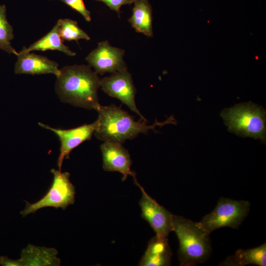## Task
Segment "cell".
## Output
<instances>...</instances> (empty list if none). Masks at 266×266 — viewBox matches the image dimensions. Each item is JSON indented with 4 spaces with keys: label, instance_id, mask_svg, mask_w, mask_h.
<instances>
[{
    "label": "cell",
    "instance_id": "1",
    "mask_svg": "<svg viewBox=\"0 0 266 266\" xmlns=\"http://www.w3.org/2000/svg\"><path fill=\"white\" fill-rule=\"evenodd\" d=\"M100 79L90 66H67L60 69L55 90L62 102L87 109H97L100 104L98 91Z\"/></svg>",
    "mask_w": 266,
    "mask_h": 266
},
{
    "label": "cell",
    "instance_id": "2",
    "mask_svg": "<svg viewBox=\"0 0 266 266\" xmlns=\"http://www.w3.org/2000/svg\"><path fill=\"white\" fill-rule=\"evenodd\" d=\"M98 113L97 127L94 132L95 136L103 141L123 144L126 140L133 139L139 134H146L150 130H155L157 126L166 124H176L173 116L166 121H156L151 125L146 124L147 121L134 120L133 116L115 104L100 105L96 110Z\"/></svg>",
    "mask_w": 266,
    "mask_h": 266
},
{
    "label": "cell",
    "instance_id": "3",
    "mask_svg": "<svg viewBox=\"0 0 266 266\" xmlns=\"http://www.w3.org/2000/svg\"><path fill=\"white\" fill-rule=\"evenodd\" d=\"M172 221V231L179 242L178 255L180 266H195L207 260L212 249L210 234L199 222L174 214Z\"/></svg>",
    "mask_w": 266,
    "mask_h": 266
},
{
    "label": "cell",
    "instance_id": "4",
    "mask_svg": "<svg viewBox=\"0 0 266 266\" xmlns=\"http://www.w3.org/2000/svg\"><path fill=\"white\" fill-rule=\"evenodd\" d=\"M221 115L228 130L241 137L266 141L265 110L251 102L224 109Z\"/></svg>",
    "mask_w": 266,
    "mask_h": 266
},
{
    "label": "cell",
    "instance_id": "5",
    "mask_svg": "<svg viewBox=\"0 0 266 266\" xmlns=\"http://www.w3.org/2000/svg\"><path fill=\"white\" fill-rule=\"evenodd\" d=\"M250 203L247 200L220 198L214 210L199 222L208 234L222 227L238 229L248 215Z\"/></svg>",
    "mask_w": 266,
    "mask_h": 266
},
{
    "label": "cell",
    "instance_id": "6",
    "mask_svg": "<svg viewBox=\"0 0 266 266\" xmlns=\"http://www.w3.org/2000/svg\"><path fill=\"white\" fill-rule=\"evenodd\" d=\"M51 172L53 179L50 189L37 201L33 203L26 201L25 208L20 212L23 217L46 207H53L56 209L61 208L65 210L74 203L75 188L70 180L69 173L62 172L54 168L51 170Z\"/></svg>",
    "mask_w": 266,
    "mask_h": 266
},
{
    "label": "cell",
    "instance_id": "7",
    "mask_svg": "<svg viewBox=\"0 0 266 266\" xmlns=\"http://www.w3.org/2000/svg\"><path fill=\"white\" fill-rule=\"evenodd\" d=\"M101 89L107 95L119 100L137 114L140 119L147 121L136 107L135 95L136 92L132 75L127 68L112 73L100 79Z\"/></svg>",
    "mask_w": 266,
    "mask_h": 266
},
{
    "label": "cell",
    "instance_id": "8",
    "mask_svg": "<svg viewBox=\"0 0 266 266\" xmlns=\"http://www.w3.org/2000/svg\"><path fill=\"white\" fill-rule=\"evenodd\" d=\"M136 185L142 193L139 201L142 217L149 224L156 236L167 238L172 231L173 214L148 195L139 183Z\"/></svg>",
    "mask_w": 266,
    "mask_h": 266
},
{
    "label": "cell",
    "instance_id": "9",
    "mask_svg": "<svg viewBox=\"0 0 266 266\" xmlns=\"http://www.w3.org/2000/svg\"><path fill=\"white\" fill-rule=\"evenodd\" d=\"M124 54V50L112 46L107 41H103L98 43L97 48L85 59L97 74L114 73L127 68L123 60Z\"/></svg>",
    "mask_w": 266,
    "mask_h": 266
},
{
    "label": "cell",
    "instance_id": "10",
    "mask_svg": "<svg viewBox=\"0 0 266 266\" xmlns=\"http://www.w3.org/2000/svg\"><path fill=\"white\" fill-rule=\"evenodd\" d=\"M38 125L54 132L59 137L60 148L57 165L59 170L61 171L63 162L65 159L69 158L71 151L84 141L91 139L97 129V122L67 130L52 128L42 123H38Z\"/></svg>",
    "mask_w": 266,
    "mask_h": 266
},
{
    "label": "cell",
    "instance_id": "11",
    "mask_svg": "<svg viewBox=\"0 0 266 266\" xmlns=\"http://www.w3.org/2000/svg\"><path fill=\"white\" fill-rule=\"evenodd\" d=\"M102 155V167L106 171H117L123 175V181L129 175L138 183L136 173L131 169L132 161L129 151L122 144L104 141L100 145Z\"/></svg>",
    "mask_w": 266,
    "mask_h": 266
},
{
    "label": "cell",
    "instance_id": "12",
    "mask_svg": "<svg viewBox=\"0 0 266 266\" xmlns=\"http://www.w3.org/2000/svg\"><path fill=\"white\" fill-rule=\"evenodd\" d=\"M14 67L16 74L39 75L53 74L57 77L60 73L58 64L45 56L33 53L20 51Z\"/></svg>",
    "mask_w": 266,
    "mask_h": 266
},
{
    "label": "cell",
    "instance_id": "13",
    "mask_svg": "<svg viewBox=\"0 0 266 266\" xmlns=\"http://www.w3.org/2000/svg\"><path fill=\"white\" fill-rule=\"evenodd\" d=\"M172 252L167 238L156 235L151 238L144 255L139 263V266H168L170 265Z\"/></svg>",
    "mask_w": 266,
    "mask_h": 266
},
{
    "label": "cell",
    "instance_id": "14",
    "mask_svg": "<svg viewBox=\"0 0 266 266\" xmlns=\"http://www.w3.org/2000/svg\"><path fill=\"white\" fill-rule=\"evenodd\" d=\"M57 254L55 248L29 244L22 249L19 260L21 266H59L61 261Z\"/></svg>",
    "mask_w": 266,
    "mask_h": 266
},
{
    "label": "cell",
    "instance_id": "15",
    "mask_svg": "<svg viewBox=\"0 0 266 266\" xmlns=\"http://www.w3.org/2000/svg\"><path fill=\"white\" fill-rule=\"evenodd\" d=\"M133 3V14L129 22L136 32L152 37V11L148 0H134Z\"/></svg>",
    "mask_w": 266,
    "mask_h": 266
},
{
    "label": "cell",
    "instance_id": "16",
    "mask_svg": "<svg viewBox=\"0 0 266 266\" xmlns=\"http://www.w3.org/2000/svg\"><path fill=\"white\" fill-rule=\"evenodd\" d=\"M266 266V244L251 249H239L234 255L228 256L219 266H244L248 265Z\"/></svg>",
    "mask_w": 266,
    "mask_h": 266
},
{
    "label": "cell",
    "instance_id": "17",
    "mask_svg": "<svg viewBox=\"0 0 266 266\" xmlns=\"http://www.w3.org/2000/svg\"><path fill=\"white\" fill-rule=\"evenodd\" d=\"M58 50L69 56H74L75 52L71 51L63 42L59 31V24L57 22L51 31L29 47H24L21 52H30L33 51Z\"/></svg>",
    "mask_w": 266,
    "mask_h": 266
},
{
    "label": "cell",
    "instance_id": "18",
    "mask_svg": "<svg viewBox=\"0 0 266 266\" xmlns=\"http://www.w3.org/2000/svg\"><path fill=\"white\" fill-rule=\"evenodd\" d=\"M13 38V29L7 21L6 6L4 4H0V49L8 54L17 56L18 52L10 43Z\"/></svg>",
    "mask_w": 266,
    "mask_h": 266
},
{
    "label": "cell",
    "instance_id": "19",
    "mask_svg": "<svg viewBox=\"0 0 266 266\" xmlns=\"http://www.w3.org/2000/svg\"><path fill=\"white\" fill-rule=\"evenodd\" d=\"M57 22L59 34L63 40L77 41L80 39H90L87 33L78 26L76 21L69 19H61Z\"/></svg>",
    "mask_w": 266,
    "mask_h": 266
},
{
    "label": "cell",
    "instance_id": "20",
    "mask_svg": "<svg viewBox=\"0 0 266 266\" xmlns=\"http://www.w3.org/2000/svg\"><path fill=\"white\" fill-rule=\"evenodd\" d=\"M63 2L81 14L87 22L91 20V13L86 8L83 0H61Z\"/></svg>",
    "mask_w": 266,
    "mask_h": 266
},
{
    "label": "cell",
    "instance_id": "21",
    "mask_svg": "<svg viewBox=\"0 0 266 266\" xmlns=\"http://www.w3.org/2000/svg\"><path fill=\"white\" fill-rule=\"evenodd\" d=\"M105 3L110 9L115 11L120 17V8L124 4H131L134 0H96Z\"/></svg>",
    "mask_w": 266,
    "mask_h": 266
},
{
    "label": "cell",
    "instance_id": "22",
    "mask_svg": "<svg viewBox=\"0 0 266 266\" xmlns=\"http://www.w3.org/2000/svg\"><path fill=\"white\" fill-rule=\"evenodd\" d=\"M0 265L2 266H21L19 259L12 260L6 256L0 257Z\"/></svg>",
    "mask_w": 266,
    "mask_h": 266
}]
</instances>
